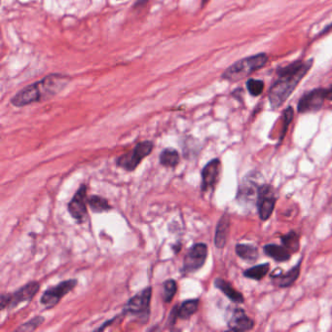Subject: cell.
Listing matches in <instances>:
<instances>
[{"label": "cell", "mask_w": 332, "mask_h": 332, "mask_svg": "<svg viewBox=\"0 0 332 332\" xmlns=\"http://www.w3.org/2000/svg\"><path fill=\"white\" fill-rule=\"evenodd\" d=\"M326 100V89H315L306 93L298 102V112H316L322 107Z\"/></svg>", "instance_id": "cell-10"}, {"label": "cell", "mask_w": 332, "mask_h": 332, "mask_svg": "<svg viewBox=\"0 0 332 332\" xmlns=\"http://www.w3.org/2000/svg\"><path fill=\"white\" fill-rule=\"evenodd\" d=\"M88 204L95 213H104L111 209L108 201L101 196L94 195L88 198Z\"/></svg>", "instance_id": "cell-24"}, {"label": "cell", "mask_w": 332, "mask_h": 332, "mask_svg": "<svg viewBox=\"0 0 332 332\" xmlns=\"http://www.w3.org/2000/svg\"><path fill=\"white\" fill-rule=\"evenodd\" d=\"M281 242L292 254H296L300 250V237L295 231H289L287 234L281 236Z\"/></svg>", "instance_id": "cell-23"}, {"label": "cell", "mask_w": 332, "mask_h": 332, "mask_svg": "<svg viewBox=\"0 0 332 332\" xmlns=\"http://www.w3.org/2000/svg\"><path fill=\"white\" fill-rule=\"evenodd\" d=\"M152 295V288L146 287L141 293L136 294L124 306L123 313L125 315L133 314L138 316H144L147 317L149 315V308H150V301Z\"/></svg>", "instance_id": "cell-7"}, {"label": "cell", "mask_w": 332, "mask_h": 332, "mask_svg": "<svg viewBox=\"0 0 332 332\" xmlns=\"http://www.w3.org/2000/svg\"><path fill=\"white\" fill-rule=\"evenodd\" d=\"M154 148V143L152 141H144L139 142L135 148L129 152L123 154L116 160L117 166L132 172L137 169V167L141 164V161L152 152Z\"/></svg>", "instance_id": "cell-4"}, {"label": "cell", "mask_w": 332, "mask_h": 332, "mask_svg": "<svg viewBox=\"0 0 332 332\" xmlns=\"http://www.w3.org/2000/svg\"><path fill=\"white\" fill-rule=\"evenodd\" d=\"M268 62L266 54H257L242 59L229 66L222 74V78L228 81L236 82L250 76L252 73L264 67Z\"/></svg>", "instance_id": "cell-3"}, {"label": "cell", "mask_w": 332, "mask_h": 332, "mask_svg": "<svg viewBox=\"0 0 332 332\" xmlns=\"http://www.w3.org/2000/svg\"><path fill=\"white\" fill-rule=\"evenodd\" d=\"M263 253L276 262H286L292 258V253L283 245L268 243L263 246Z\"/></svg>", "instance_id": "cell-18"}, {"label": "cell", "mask_w": 332, "mask_h": 332, "mask_svg": "<svg viewBox=\"0 0 332 332\" xmlns=\"http://www.w3.org/2000/svg\"><path fill=\"white\" fill-rule=\"evenodd\" d=\"M230 216L224 214L217 222L215 235V244L217 248H223L227 243V239L230 233Z\"/></svg>", "instance_id": "cell-16"}, {"label": "cell", "mask_w": 332, "mask_h": 332, "mask_svg": "<svg viewBox=\"0 0 332 332\" xmlns=\"http://www.w3.org/2000/svg\"><path fill=\"white\" fill-rule=\"evenodd\" d=\"M236 255L248 263H254L259 257V252L256 245L251 243H238L235 247Z\"/></svg>", "instance_id": "cell-20"}, {"label": "cell", "mask_w": 332, "mask_h": 332, "mask_svg": "<svg viewBox=\"0 0 332 332\" xmlns=\"http://www.w3.org/2000/svg\"><path fill=\"white\" fill-rule=\"evenodd\" d=\"M76 285L77 280L72 279L62 281L56 286H52L45 290L41 296V304L47 309H51L52 307L57 305L64 296L73 290Z\"/></svg>", "instance_id": "cell-8"}, {"label": "cell", "mask_w": 332, "mask_h": 332, "mask_svg": "<svg viewBox=\"0 0 332 332\" xmlns=\"http://www.w3.org/2000/svg\"><path fill=\"white\" fill-rule=\"evenodd\" d=\"M70 80V77L60 73L47 75L42 80L26 86L17 93L11 99V103L16 107H24L35 102L49 100L62 92Z\"/></svg>", "instance_id": "cell-2"}, {"label": "cell", "mask_w": 332, "mask_h": 332, "mask_svg": "<svg viewBox=\"0 0 332 332\" xmlns=\"http://www.w3.org/2000/svg\"><path fill=\"white\" fill-rule=\"evenodd\" d=\"M87 186L82 184L67 206L70 216L79 223H82L87 217Z\"/></svg>", "instance_id": "cell-11"}, {"label": "cell", "mask_w": 332, "mask_h": 332, "mask_svg": "<svg viewBox=\"0 0 332 332\" xmlns=\"http://www.w3.org/2000/svg\"><path fill=\"white\" fill-rule=\"evenodd\" d=\"M208 258V245L204 243H195L189 248L183 260V271L193 273L202 268Z\"/></svg>", "instance_id": "cell-9"}, {"label": "cell", "mask_w": 332, "mask_h": 332, "mask_svg": "<svg viewBox=\"0 0 332 332\" xmlns=\"http://www.w3.org/2000/svg\"><path fill=\"white\" fill-rule=\"evenodd\" d=\"M277 190L270 184H261L257 196V211L259 218L266 221L272 216L277 203Z\"/></svg>", "instance_id": "cell-5"}, {"label": "cell", "mask_w": 332, "mask_h": 332, "mask_svg": "<svg viewBox=\"0 0 332 332\" xmlns=\"http://www.w3.org/2000/svg\"><path fill=\"white\" fill-rule=\"evenodd\" d=\"M326 100L332 102V86L326 89Z\"/></svg>", "instance_id": "cell-29"}, {"label": "cell", "mask_w": 332, "mask_h": 332, "mask_svg": "<svg viewBox=\"0 0 332 332\" xmlns=\"http://www.w3.org/2000/svg\"><path fill=\"white\" fill-rule=\"evenodd\" d=\"M221 173V162L219 159H213L210 161L202 171V183L201 190L202 192L214 191L217 182L219 180V176Z\"/></svg>", "instance_id": "cell-12"}, {"label": "cell", "mask_w": 332, "mask_h": 332, "mask_svg": "<svg viewBox=\"0 0 332 332\" xmlns=\"http://www.w3.org/2000/svg\"><path fill=\"white\" fill-rule=\"evenodd\" d=\"M301 264H302V258L297 262V264L294 266L293 268L289 269L286 273H281L277 274V272H274L271 275L272 282L281 288H286L290 287L294 285V282L297 281L299 275H300V269H301Z\"/></svg>", "instance_id": "cell-15"}, {"label": "cell", "mask_w": 332, "mask_h": 332, "mask_svg": "<svg viewBox=\"0 0 332 332\" xmlns=\"http://www.w3.org/2000/svg\"><path fill=\"white\" fill-rule=\"evenodd\" d=\"M44 320H45V319L42 316H36L35 318L28 320L27 322L24 323V324H22L17 329V331H33L44 322Z\"/></svg>", "instance_id": "cell-27"}, {"label": "cell", "mask_w": 332, "mask_h": 332, "mask_svg": "<svg viewBox=\"0 0 332 332\" xmlns=\"http://www.w3.org/2000/svg\"><path fill=\"white\" fill-rule=\"evenodd\" d=\"M270 270V263L258 264L252 268L246 269L243 272V277L246 279L261 281L267 275Z\"/></svg>", "instance_id": "cell-21"}, {"label": "cell", "mask_w": 332, "mask_h": 332, "mask_svg": "<svg viewBox=\"0 0 332 332\" xmlns=\"http://www.w3.org/2000/svg\"><path fill=\"white\" fill-rule=\"evenodd\" d=\"M246 88L252 96L258 97L264 90V82L257 79H250L246 82Z\"/></svg>", "instance_id": "cell-26"}, {"label": "cell", "mask_w": 332, "mask_h": 332, "mask_svg": "<svg viewBox=\"0 0 332 332\" xmlns=\"http://www.w3.org/2000/svg\"><path fill=\"white\" fill-rule=\"evenodd\" d=\"M293 119H294V109H293V107L288 106L283 112V125H282V128H281V137H280L279 144L284 139V136L287 132V128H288L289 124L292 123Z\"/></svg>", "instance_id": "cell-28"}, {"label": "cell", "mask_w": 332, "mask_h": 332, "mask_svg": "<svg viewBox=\"0 0 332 332\" xmlns=\"http://www.w3.org/2000/svg\"><path fill=\"white\" fill-rule=\"evenodd\" d=\"M215 286L226 297H228L232 302L238 303V304H243L244 302V297H243V294H241L240 292L236 290L232 286L230 282H228L221 278H217L215 280Z\"/></svg>", "instance_id": "cell-19"}, {"label": "cell", "mask_w": 332, "mask_h": 332, "mask_svg": "<svg viewBox=\"0 0 332 332\" xmlns=\"http://www.w3.org/2000/svg\"><path fill=\"white\" fill-rule=\"evenodd\" d=\"M228 328L237 332L250 331L255 327V320L251 319L242 308H234L227 321Z\"/></svg>", "instance_id": "cell-13"}, {"label": "cell", "mask_w": 332, "mask_h": 332, "mask_svg": "<svg viewBox=\"0 0 332 332\" xmlns=\"http://www.w3.org/2000/svg\"><path fill=\"white\" fill-rule=\"evenodd\" d=\"M199 307V299H189L184 301L181 305L174 308L173 312L171 313V319H173V322L176 319H188L191 318Z\"/></svg>", "instance_id": "cell-17"}, {"label": "cell", "mask_w": 332, "mask_h": 332, "mask_svg": "<svg viewBox=\"0 0 332 332\" xmlns=\"http://www.w3.org/2000/svg\"><path fill=\"white\" fill-rule=\"evenodd\" d=\"M313 61L296 62L278 70V79L269 91L268 99L273 109L280 108L293 94L302 78L309 72Z\"/></svg>", "instance_id": "cell-1"}, {"label": "cell", "mask_w": 332, "mask_h": 332, "mask_svg": "<svg viewBox=\"0 0 332 332\" xmlns=\"http://www.w3.org/2000/svg\"><path fill=\"white\" fill-rule=\"evenodd\" d=\"M40 284L37 281H30L16 290L13 294H2L0 300V308L3 310L6 307L14 308L20 303L30 301L38 293Z\"/></svg>", "instance_id": "cell-6"}, {"label": "cell", "mask_w": 332, "mask_h": 332, "mask_svg": "<svg viewBox=\"0 0 332 332\" xmlns=\"http://www.w3.org/2000/svg\"><path fill=\"white\" fill-rule=\"evenodd\" d=\"M160 164L166 168H176L179 163V153L172 147L165 148L160 154Z\"/></svg>", "instance_id": "cell-22"}, {"label": "cell", "mask_w": 332, "mask_h": 332, "mask_svg": "<svg viewBox=\"0 0 332 332\" xmlns=\"http://www.w3.org/2000/svg\"><path fill=\"white\" fill-rule=\"evenodd\" d=\"M163 288H164V295H163V299L166 303H170L175 295L178 292V284L177 281L175 280H167L164 281L163 283Z\"/></svg>", "instance_id": "cell-25"}, {"label": "cell", "mask_w": 332, "mask_h": 332, "mask_svg": "<svg viewBox=\"0 0 332 332\" xmlns=\"http://www.w3.org/2000/svg\"><path fill=\"white\" fill-rule=\"evenodd\" d=\"M208 1H209V0H202V6H204L205 3H208Z\"/></svg>", "instance_id": "cell-30"}, {"label": "cell", "mask_w": 332, "mask_h": 332, "mask_svg": "<svg viewBox=\"0 0 332 332\" xmlns=\"http://www.w3.org/2000/svg\"><path fill=\"white\" fill-rule=\"evenodd\" d=\"M261 184H258L256 179H253L250 176H246L243 182L240 185L237 199L242 204H247L253 203L254 201H257V196L259 187Z\"/></svg>", "instance_id": "cell-14"}]
</instances>
